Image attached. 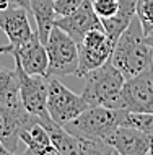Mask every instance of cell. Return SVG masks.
<instances>
[{
	"mask_svg": "<svg viewBox=\"0 0 153 155\" xmlns=\"http://www.w3.org/2000/svg\"><path fill=\"white\" fill-rule=\"evenodd\" d=\"M54 25L62 28L65 33H69L77 44L83 39V36L88 31L94 30V28H103L101 18L94 12L91 0H83L81 5L73 13L65 16H57Z\"/></svg>",
	"mask_w": 153,
	"mask_h": 155,
	"instance_id": "obj_11",
	"label": "cell"
},
{
	"mask_svg": "<svg viewBox=\"0 0 153 155\" xmlns=\"http://www.w3.org/2000/svg\"><path fill=\"white\" fill-rule=\"evenodd\" d=\"M28 12L30 10L18 5H10L5 10H0V30L5 33L10 44L20 46L34 35L28 20Z\"/></svg>",
	"mask_w": 153,
	"mask_h": 155,
	"instance_id": "obj_13",
	"label": "cell"
},
{
	"mask_svg": "<svg viewBox=\"0 0 153 155\" xmlns=\"http://www.w3.org/2000/svg\"><path fill=\"white\" fill-rule=\"evenodd\" d=\"M15 61V69L18 74V82H20V98H21L23 106L26 108L28 113L34 114L39 121L49 119L47 113V85H49V77L47 75H30L23 70L21 64L16 59Z\"/></svg>",
	"mask_w": 153,
	"mask_h": 155,
	"instance_id": "obj_6",
	"label": "cell"
},
{
	"mask_svg": "<svg viewBox=\"0 0 153 155\" xmlns=\"http://www.w3.org/2000/svg\"><path fill=\"white\" fill-rule=\"evenodd\" d=\"M10 7V3H8V0H0V10H5V8Z\"/></svg>",
	"mask_w": 153,
	"mask_h": 155,
	"instance_id": "obj_25",
	"label": "cell"
},
{
	"mask_svg": "<svg viewBox=\"0 0 153 155\" xmlns=\"http://www.w3.org/2000/svg\"><path fill=\"white\" fill-rule=\"evenodd\" d=\"M78 46V72L77 77H83L86 72L103 65L111 59L114 43L107 38L104 28H94L83 36Z\"/></svg>",
	"mask_w": 153,
	"mask_h": 155,
	"instance_id": "obj_7",
	"label": "cell"
},
{
	"mask_svg": "<svg viewBox=\"0 0 153 155\" xmlns=\"http://www.w3.org/2000/svg\"><path fill=\"white\" fill-rule=\"evenodd\" d=\"M106 142L119 155H153V136L130 126H117Z\"/></svg>",
	"mask_w": 153,
	"mask_h": 155,
	"instance_id": "obj_10",
	"label": "cell"
},
{
	"mask_svg": "<svg viewBox=\"0 0 153 155\" xmlns=\"http://www.w3.org/2000/svg\"><path fill=\"white\" fill-rule=\"evenodd\" d=\"M10 5H18V7H23L26 10H30V0H8Z\"/></svg>",
	"mask_w": 153,
	"mask_h": 155,
	"instance_id": "obj_23",
	"label": "cell"
},
{
	"mask_svg": "<svg viewBox=\"0 0 153 155\" xmlns=\"http://www.w3.org/2000/svg\"><path fill=\"white\" fill-rule=\"evenodd\" d=\"M88 103L81 95L73 93L56 77H49L47 85V113L54 123L64 126L65 123L75 119L81 114Z\"/></svg>",
	"mask_w": 153,
	"mask_h": 155,
	"instance_id": "obj_5",
	"label": "cell"
},
{
	"mask_svg": "<svg viewBox=\"0 0 153 155\" xmlns=\"http://www.w3.org/2000/svg\"><path fill=\"white\" fill-rule=\"evenodd\" d=\"M85 87L81 96L88 106H106L113 110H121V91L126 77L114 64L106 61L103 65L86 72Z\"/></svg>",
	"mask_w": 153,
	"mask_h": 155,
	"instance_id": "obj_2",
	"label": "cell"
},
{
	"mask_svg": "<svg viewBox=\"0 0 153 155\" xmlns=\"http://www.w3.org/2000/svg\"><path fill=\"white\" fill-rule=\"evenodd\" d=\"M126 110H113L106 106H88L75 119L64 124L69 132L77 137L104 140L117 126H121Z\"/></svg>",
	"mask_w": 153,
	"mask_h": 155,
	"instance_id": "obj_3",
	"label": "cell"
},
{
	"mask_svg": "<svg viewBox=\"0 0 153 155\" xmlns=\"http://www.w3.org/2000/svg\"><path fill=\"white\" fill-rule=\"evenodd\" d=\"M20 140H23L26 145V155H59L51 142L49 132L41 123H34L28 129H21Z\"/></svg>",
	"mask_w": 153,
	"mask_h": 155,
	"instance_id": "obj_14",
	"label": "cell"
},
{
	"mask_svg": "<svg viewBox=\"0 0 153 155\" xmlns=\"http://www.w3.org/2000/svg\"><path fill=\"white\" fill-rule=\"evenodd\" d=\"M0 101L7 104H21L20 98V82L16 69H7L0 65Z\"/></svg>",
	"mask_w": 153,
	"mask_h": 155,
	"instance_id": "obj_18",
	"label": "cell"
},
{
	"mask_svg": "<svg viewBox=\"0 0 153 155\" xmlns=\"http://www.w3.org/2000/svg\"><path fill=\"white\" fill-rule=\"evenodd\" d=\"M153 48L147 41V36L142 30L139 18H134L126 31L116 41L111 62L116 69L121 70L126 78L140 74L151 65Z\"/></svg>",
	"mask_w": 153,
	"mask_h": 155,
	"instance_id": "obj_1",
	"label": "cell"
},
{
	"mask_svg": "<svg viewBox=\"0 0 153 155\" xmlns=\"http://www.w3.org/2000/svg\"><path fill=\"white\" fill-rule=\"evenodd\" d=\"M34 123H39V118L28 113L23 103L11 106L0 101V142L7 147L8 153H15L18 149L20 131Z\"/></svg>",
	"mask_w": 153,
	"mask_h": 155,
	"instance_id": "obj_9",
	"label": "cell"
},
{
	"mask_svg": "<svg viewBox=\"0 0 153 155\" xmlns=\"http://www.w3.org/2000/svg\"><path fill=\"white\" fill-rule=\"evenodd\" d=\"M11 51H13V44L0 46V54H11Z\"/></svg>",
	"mask_w": 153,
	"mask_h": 155,
	"instance_id": "obj_24",
	"label": "cell"
},
{
	"mask_svg": "<svg viewBox=\"0 0 153 155\" xmlns=\"http://www.w3.org/2000/svg\"><path fill=\"white\" fill-rule=\"evenodd\" d=\"M93 8L100 18H109L119 8V0H91Z\"/></svg>",
	"mask_w": 153,
	"mask_h": 155,
	"instance_id": "obj_21",
	"label": "cell"
},
{
	"mask_svg": "<svg viewBox=\"0 0 153 155\" xmlns=\"http://www.w3.org/2000/svg\"><path fill=\"white\" fill-rule=\"evenodd\" d=\"M30 12H33L36 20V31L39 35V39L46 44L49 33H51L54 21L57 15L54 10V0H30Z\"/></svg>",
	"mask_w": 153,
	"mask_h": 155,
	"instance_id": "obj_17",
	"label": "cell"
},
{
	"mask_svg": "<svg viewBox=\"0 0 153 155\" xmlns=\"http://www.w3.org/2000/svg\"><path fill=\"white\" fill-rule=\"evenodd\" d=\"M3 153H8V150H7L5 145H3L2 142H0V155H3Z\"/></svg>",
	"mask_w": 153,
	"mask_h": 155,
	"instance_id": "obj_27",
	"label": "cell"
},
{
	"mask_svg": "<svg viewBox=\"0 0 153 155\" xmlns=\"http://www.w3.org/2000/svg\"><path fill=\"white\" fill-rule=\"evenodd\" d=\"M39 123L49 132L51 142H52L54 147H56L57 153H60V155H67V153L69 155H80V139L77 136L69 132L64 126L54 123L51 118L39 121Z\"/></svg>",
	"mask_w": 153,
	"mask_h": 155,
	"instance_id": "obj_16",
	"label": "cell"
},
{
	"mask_svg": "<svg viewBox=\"0 0 153 155\" xmlns=\"http://www.w3.org/2000/svg\"><path fill=\"white\" fill-rule=\"evenodd\" d=\"M121 110L130 113H153V67L126 78L121 91Z\"/></svg>",
	"mask_w": 153,
	"mask_h": 155,
	"instance_id": "obj_8",
	"label": "cell"
},
{
	"mask_svg": "<svg viewBox=\"0 0 153 155\" xmlns=\"http://www.w3.org/2000/svg\"><path fill=\"white\" fill-rule=\"evenodd\" d=\"M147 41L151 44V48H153V33H150V35H147ZM151 67H153V59H151Z\"/></svg>",
	"mask_w": 153,
	"mask_h": 155,
	"instance_id": "obj_26",
	"label": "cell"
},
{
	"mask_svg": "<svg viewBox=\"0 0 153 155\" xmlns=\"http://www.w3.org/2000/svg\"><path fill=\"white\" fill-rule=\"evenodd\" d=\"M83 0H54V10L57 16L70 15L81 5Z\"/></svg>",
	"mask_w": 153,
	"mask_h": 155,
	"instance_id": "obj_22",
	"label": "cell"
},
{
	"mask_svg": "<svg viewBox=\"0 0 153 155\" xmlns=\"http://www.w3.org/2000/svg\"><path fill=\"white\" fill-rule=\"evenodd\" d=\"M135 15H137L143 33H153V0H137L135 3Z\"/></svg>",
	"mask_w": 153,
	"mask_h": 155,
	"instance_id": "obj_20",
	"label": "cell"
},
{
	"mask_svg": "<svg viewBox=\"0 0 153 155\" xmlns=\"http://www.w3.org/2000/svg\"><path fill=\"white\" fill-rule=\"evenodd\" d=\"M13 59H16L21 64L23 70L30 75H46L47 72V51H46V44L39 39L38 31H34L30 39L26 43L13 46L11 51Z\"/></svg>",
	"mask_w": 153,
	"mask_h": 155,
	"instance_id": "obj_12",
	"label": "cell"
},
{
	"mask_svg": "<svg viewBox=\"0 0 153 155\" xmlns=\"http://www.w3.org/2000/svg\"><path fill=\"white\" fill-rule=\"evenodd\" d=\"M135 3L137 0H119V8L117 12L109 16V18H103L101 25L104 28L107 38L116 44V41L119 39V36L129 28L132 20L135 18Z\"/></svg>",
	"mask_w": 153,
	"mask_h": 155,
	"instance_id": "obj_15",
	"label": "cell"
},
{
	"mask_svg": "<svg viewBox=\"0 0 153 155\" xmlns=\"http://www.w3.org/2000/svg\"><path fill=\"white\" fill-rule=\"evenodd\" d=\"M47 77H65L78 72V46L73 38L54 25L46 41Z\"/></svg>",
	"mask_w": 153,
	"mask_h": 155,
	"instance_id": "obj_4",
	"label": "cell"
},
{
	"mask_svg": "<svg viewBox=\"0 0 153 155\" xmlns=\"http://www.w3.org/2000/svg\"><path fill=\"white\" fill-rule=\"evenodd\" d=\"M121 126H130L153 136V113H130L126 111Z\"/></svg>",
	"mask_w": 153,
	"mask_h": 155,
	"instance_id": "obj_19",
	"label": "cell"
}]
</instances>
